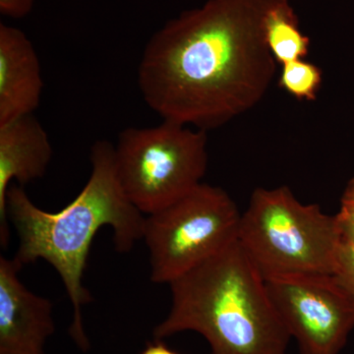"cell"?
<instances>
[{
    "label": "cell",
    "mask_w": 354,
    "mask_h": 354,
    "mask_svg": "<svg viewBox=\"0 0 354 354\" xmlns=\"http://www.w3.org/2000/svg\"><path fill=\"white\" fill-rule=\"evenodd\" d=\"M281 0H208L165 23L138 67L146 104L162 120L214 129L264 97L277 64L267 19Z\"/></svg>",
    "instance_id": "obj_1"
},
{
    "label": "cell",
    "mask_w": 354,
    "mask_h": 354,
    "mask_svg": "<svg viewBox=\"0 0 354 354\" xmlns=\"http://www.w3.org/2000/svg\"><path fill=\"white\" fill-rule=\"evenodd\" d=\"M241 213L227 191L201 183L145 218L151 279L171 283L239 239Z\"/></svg>",
    "instance_id": "obj_6"
},
{
    "label": "cell",
    "mask_w": 354,
    "mask_h": 354,
    "mask_svg": "<svg viewBox=\"0 0 354 354\" xmlns=\"http://www.w3.org/2000/svg\"><path fill=\"white\" fill-rule=\"evenodd\" d=\"M141 354H178L176 351L167 348L164 342L158 341L156 344H150L144 349Z\"/></svg>",
    "instance_id": "obj_16"
},
{
    "label": "cell",
    "mask_w": 354,
    "mask_h": 354,
    "mask_svg": "<svg viewBox=\"0 0 354 354\" xmlns=\"http://www.w3.org/2000/svg\"><path fill=\"white\" fill-rule=\"evenodd\" d=\"M335 281L351 300L354 306V245L342 241L337 250L335 271Z\"/></svg>",
    "instance_id": "obj_13"
},
{
    "label": "cell",
    "mask_w": 354,
    "mask_h": 354,
    "mask_svg": "<svg viewBox=\"0 0 354 354\" xmlns=\"http://www.w3.org/2000/svg\"><path fill=\"white\" fill-rule=\"evenodd\" d=\"M265 283L300 354L342 353L354 329V306L333 274H286Z\"/></svg>",
    "instance_id": "obj_7"
},
{
    "label": "cell",
    "mask_w": 354,
    "mask_h": 354,
    "mask_svg": "<svg viewBox=\"0 0 354 354\" xmlns=\"http://www.w3.org/2000/svg\"><path fill=\"white\" fill-rule=\"evenodd\" d=\"M342 203L354 207V186L346 185L342 194Z\"/></svg>",
    "instance_id": "obj_17"
},
{
    "label": "cell",
    "mask_w": 354,
    "mask_h": 354,
    "mask_svg": "<svg viewBox=\"0 0 354 354\" xmlns=\"http://www.w3.org/2000/svg\"><path fill=\"white\" fill-rule=\"evenodd\" d=\"M169 285L171 307L153 330L157 341L192 330L211 354H286L290 335L239 239Z\"/></svg>",
    "instance_id": "obj_3"
},
{
    "label": "cell",
    "mask_w": 354,
    "mask_h": 354,
    "mask_svg": "<svg viewBox=\"0 0 354 354\" xmlns=\"http://www.w3.org/2000/svg\"><path fill=\"white\" fill-rule=\"evenodd\" d=\"M53 158L48 133L32 114L0 127V243L8 245L7 192L11 181L20 185L41 178Z\"/></svg>",
    "instance_id": "obj_9"
},
{
    "label": "cell",
    "mask_w": 354,
    "mask_h": 354,
    "mask_svg": "<svg viewBox=\"0 0 354 354\" xmlns=\"http://www.w3.org/2000/svg\"><path fill=\"white\" fill-rule=\"evenodd\" d=\"M92 172L78 196L57 213L43 211L22 186L7 192V216L19 239L15 259L23 266L44 259L58 272L73 306L69 333L82 351L90 348L83 326L82 307L92 300L83 285L93 239L102 227L113 230L116 251L127 253L143 239L145 216L123 192L114 164V146L106 140L91 149Z\"/></svg>",
    "instance_id": "obj_2"
},
{
    "label": "cell",
    "mask_w": 354,
    "mask_h": 354,
    "mask_svg": "<svg viewBox=\"0 0 354 354\" xmlns=\"http://www.w3.org/2000/svg\"><path fill=\"white\" fill-rule=\"evenodd\" d=\"M35 0H0V13L6 17L19 19L31 12Z\"/></svg>",
    "instance_id": "obj_15"
},
{
    "label": "cell",
    "mask_w": 354,
    "mask_h": 354,
    "mask_svg": "<svg viewBox=\"0 0 354 354\" xmlns=\"http://www.w3.org/2000/svg\"><path fill=\"white\" fill-rule=\"evenodd\" d=\"M348 185L354 186V176H353V178L348 181Z\"/></svg>",
    "instance_id": "obj_18"
},
{
    "label": "cell",
    "mask_w": 354,
    "mask_h": 354,
    "mask_svg": "<svg viewBox=\"0 0 354 354\" xmlns=\"http://www.w3.org/2000/svg\"><path fill=\"white\" fill-rule=\"evenodd\" d=\"M44 81L36 50L25 32L0 24V127L39 108Z\"/></svg>",
    "instance_id": "obj_10"
},
{
    "label": "cell",
    "mask_w": 354,
    "mask_h": 354,
    "mask_svg": "<svg viewBox=\"0 0 354 354\" xmlns=\"http://www.w3.org/2000/svg\"><path fill=\"white\" fill-rule=\"evenodd\" d=\"M205 130L162 120L157 127L123 130L114 164L128 200L147 216L202 183L208 167Z\"/></svg>",
    "instance_id": "obj_5"
},
{
    "label": "cell",
    "mask_w": 354,
    "mask_h": 354,
    "mask_svg": "<svg viewBox=\"0 0 354 354\" xmlns=\"http://www.w3.org/2000/svg\"><path fill=\"white\" fill-rule=\"evenodd\" d=\"M237 239L264 279L333 274L341 243L335 216L298 201L288 186L253 191Z\"/></svg>",
    "instance_id": "obj_4"
},
{
    "label": "cell",
    "mask_w": 354,
    "mask_h": 354,
    "mask_svg": "<svg viewBox=\"0 0 354 354\" xmlns=\"http://www.w3.org/2000/svg\"><path fill=\"white\" fill-rule=\"evenodd\" d=\"M267 41L279 64L304 59L308 55L310 39L300 30L297 13L288 0L279 1L269 13Z\"/></svg>",
    "instance_id": "obj_11"
},
{
    "label": "cell",
    "mask_w": 354,
    "mask_h": 354,
    "mask_svg": "<svg viewBox=\"0 0 354 354\" xmlns=\"http://www.w3.org/2000/svg\"><path fill=\"white\" fill-rule=\"evenodd\" d=\"M22 267L15 258L0 257V354H44L55 333L53 305L23 285Z\"/></svg>",
    "instance_id": "obj_8"
},
{
    "label": "cell",
    "mask_w": 354,
    "mask_h": 354,
    "mask_svg": "<svg viewBox=\"0 0 354 354\" xmlns=\"http://www.w3.org/2000/svg\"><path fill=\"white\" fill-rule=\"evenodd\" d=\"M322 80V70L304 59H298L281 65L279 85L298 101L313 102Z\"/></svg>",
    "instance_id": "obj_12"
},
{
    "label": "cell",
    "mask_w": 354,
    "mask_h": 354,
    "mask_svg": "<svg viewBox=\"0 0 354 354\" xmlns=\"http://www.w3.org/2000/svg\"><path fill=\"white\" fill-rule=\"evenodd\" d=\"M335 218L342 241L354 245V207L342 203L341 209Z\"/></svg>",
    "instance_id": "obj_14"
}]
</instances>
